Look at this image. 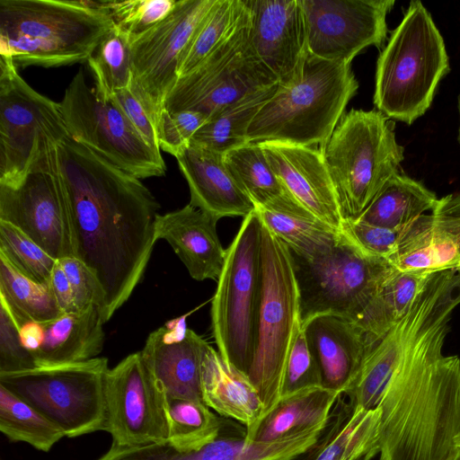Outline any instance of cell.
Masks as SVG:
<instances>
[{
    "instance_id": "obj_31",
    "label": "cell",
    "mask_w": 460,
    "mask_h": 460,
    "mask_svg": "<svg viewBox=\"0 0 460 460\" xmlns=\"http://www.w3.org/2000/svg\"><path fill=\"white\" fill-rule=\"evenodd\" d=\"M432 274L401 271L394 267L357 323L377 343L407 314Z\"/></svg>"
},
{
    "instance_id": "obj_3",
    "label": "cell",
    "mask_w": 460,
    "mask_h": 460,
    "mask_svg": "<svg viewBox=\"0 0 460 460\" xmlns=\"http://www.w3.org/2000/svg\"><path fill=\"white\" fill-rule=\"evenodd\" d=\"M114 27L80 0H0V56L17 67L84 63Z\"/></svg>"
},
{
    "instance_id": "obj_36",
    "label": "cell",
    "mask_w": 460,
    "mask_h": 460,
    "mask_svg": "<svg viewBox=\"0 0 460 460\" xmlns=\"http://www.w3.org/2000/svg\"><path fill=\"white\" fill-rule=\"evenodd\" d=\"M0 431L13 442L49 451L64 432L32 405L0 385Z\"/></svg>"
},
{
    "instance_id": "obj_17",
    "label": "cell",
    "mask_w": 460,
    "mask_h": 460,
    "mask_svg": "<svg viewBox=\"0 0 460 460\" xmlns=\"http://www.w3.org/2000/svg\"><path fill=\"white\" fill-rule=\"evenodd\" d=\"M394 0H301L309 54L350 64L369 46L387 36L386 15Z\"/></svg>"
},
{
    "instance_id": "obj_32",
    "label": "cell",
    "mask_w": 460,
    "mask_h": 460,
    "mask_svg": "<svg viewBox=\"0 0 460 460\" xmlns=\"http://www.w3.org/2000/svg\"><path fill=\"white\" fill-rule=\"evenodd\" d=\"M279 84L246 94L209 118L190 142L224 154L249 143L247 129L261 108L275 94Z\"/></svg>"
},
{
    "instance_id": "obj_50",
    "label": "cell",
    "mask_w": 460,
    "mask_h": 460,
    "mask_svg": "<svg viewBox=\"0 0 460 460\" xmlns=\"http://www.w3.org/2000/svg\"><path fill=\"white\" fill-rule=\"evenodd\" d=\"M447 460H460V450Z\"/></svg>"
},
{
    "instance_id": "obj_9",
    "label": "cell",
    "mask_w": 460,
    "mask_h": 460,
    "mask_svg": "<svg viewBox=\"0 0 460 460\" xmlns=\"http://www.w3.org/2000/svg\"><path fill=\"white\" fill-rule=\"evenodd\" d=\"M290 254L299 292L301 326L322 314L358 323L394 270L389 261L363 253L341 232L337 242L317 256Z\"/></svg>"
},
{
    "instance_id": "obj_23",
    "label": "cell",
    "mask_w": 460,
    "mask_h": 460,
    "mask_svg": "<svg viewBox=\"0 0 460 460\" xmlns=\"http://www.w3.org/2000/svg\"><path fill=\"white\" fill-rule=\"evenodd\" d=\"M217 221L189 203L157 216L155 239L171 245L193 279L217 281L226 257L217 232Z\"/></svg>"
},
{
    "instance_id": "obj_30",
    "label": "cell",
    "mask_w": 460,
    "mask_h": 460,
    "mask_svg": "<svg viewBox=\"0 0 460 460\" xmlns=\"http://www.w3.org/2000/svg\"><path fill=\"white\" fill-rule=\"evenodd\" d=\"M436 194L422 183L396 173L379 190L369 206L356 219L391 228L402 229L438 203Z\"/></svg>"
},
{
    "instance_id": "obj_13",
    "label": "cell",
    "mask_w": 460,
    "mask_h": 460,
    "mask_svg": "<svg viewBox=\"0 0 460 460\" xmlns=\"http://www.w3.org/2000/svg\"><path fill=\"white\" fill-rule=\"evenodd\" d=\"M57 147L44 154L19 180L0 183V221L13 225L54 259L61 260L74 256V246Z\"/></svg>"
},
{
    "instance_id": "obj_4",
    "label": "cell",
    "mask_w": 460,
    "mask_h": 460,
    "mask_svg": "<svg viewBox=\"0 0 460 460\" xmlns=\"http://www.w3.org/2000/svg\"><path fill=\"white\" fill-rule=\"evenodd\" d=\"M358 88L350 64L308 53L302 75L289 84H279L255 115L247 129V141L323 146Z\"/></svg>"
},
{
    "instance_id": "obj_8",
    "label": "cell",
    "mask_w": 460,
    "mask_h": 460,
    "mask_svg": "<svg viewBox=\"0 0 460 460\" xmlns=\"http://www.w3.org/2000/svg\"><path fill=\"white\" fill-rule=\"evenodd\" d=\"M261 294V223L252 211L226 249L211 305V327L225 361L248 375Z\"/></svg>"
},
{
    "instance_id": "obj_12",
    "label": "cell",
    "mask_w": 460,
    "mask_h": 460,
    "mask_svg": "<svg viewBox=\"0 0 460 460\" xmlns=\"http://www.w3.org/2000/svg\"><path fill=\"white\" fill-rule=\"evenodd\" d=\"M59 106L73 140L138 179L165 174L161 152L146 144L111 99L96 95L82 68L66 87Z\"/></svg>"
},
{
    "instance_id": "obj_40",
    "label": "cell",
    "mask_w": 460,
    "mask_h": 460,
    "mask_svg": "<svg viewBox=\"0 0 460 460\" xmlns=\"http://www.w3.org/2000/svg\"><path fill=\"white\" fill-rule=\"evenodd\" d=\"M0 254L26 278L49 287L58 260L18 228L3 221H0Z\"/></svg>"
},
{
    "instance_id": "obj_29",
    "label": "cell",
    "mask_w": 460,
    "mask_h": 460,
    "mask_svg": "<svg viewBox=\"0 0 460 460\" xmlns=\"http://www.w3.org/2000/svg\"><path fill=\"white\" fill-rule=\"evenodd\" d=\"M341 395L323 385L285 395L261 420L250 440L272 441L317 427L330 419Z\"/></svg>"
},
{
    "instance_id": "obj_19",
    "label": "cell",
    "mask_w": 460,
    "mask_h": 460,
    "mask_svg": "<svg viewBox=\"0 0 460 460\" xmlns=\"http://www.w3.org/2000/svg\"><path fill=\"white\" fill-rule=\"evenodd\" d=\"M389 262L401 271L460 269V192L438 199L430 214L403 227Z\"/></svg>"
},
{
    "instance_id": "obj_51",
    "label": "cell",
    "mask_w": 460,
    "mask_h": 460,
    "mask_svg": "<svg viewBox=\"0 0 460 460\" xmlns=\"http://www.w3.org/2000/svg\"><path fill=\"white\" fill-rule=\"evenodd\" d=\"M458 111H459V116H460V93L458 95ZM459 141H460V126H459Z\"/></svg>"
},
{
    "instance_id": "obj_28",
    "label": "cell",
    "mask_w": 460,
    "mask_h": 460,
    "mask_svg": "<svg viewBox=\"0 0 460 460\" xmlns=\"http://www.w3.org/2000/svg\"><path fill=\"white\" fill-rule=\"evenodd\" d=\"M101 309L92 306L85 311L63 314L42 323L44 339L32 355L37 367H46L89 360L102 352L104 331Z\"/></svg>"
},
{
    "instance_id": "obj_26",
    "label": "cell",
    "mask_w": 460,
    "mask_h": 460,
    "mask_svg": "<svg viewBox=\"0 0 460 460\" xmlns=\"http://www.w3.org/2000/svg\"><path fill=\"white\" fill-rule=\"evenodd\" d=\"M243 4L238 21L219 45L190 72L178 77L165 98L164 110L195 111L226 77L250 43L251 15L244 0Z\"/></svg>"
},
{
    "instance_id": "obj_38",
    "label": "cell",
    "mask_w": 460,
    "mask_h": 460,
    "mask_svg": "<svg viewBox=\"0 0 460 460\" xmlns=\"http://www.w3.org/2000/svg\"><path fill=\"white\" fill-rule=\"evenodd\" d=\"M95 79L96 95L109 100L115 92L129 88L131 82L130 39L114 27L100 42L87 61Z\"/></svg>"
},
{
    "instance_id": "obj_27",
    "label": "cell",
    "mask_w": 460,
    "mask_h": 460,
    "mask_svg": "<svg viewBox=\"0 0 460 460\" xmlns=\"http://www.w3.org/2000/svg\"><path fill=\"white\" fill-rule=\"evenodd\" d=\"M261 223L292 253L305 258L328 251L341 231L328 225L296 200L288 191L254 208Z\"/></svg>"
},
{
    "instance_id": "obj_25",
    "label": "cell",
    "mask_w": 460,
    "mask_h": 460,
    "mask_svg": "<svg viewBox=\"0 0 460 460\" xmlns=\"http://www.w3.org/2000/svg\"><path fill=\"white\" fill-rule=\"evenodd\" d=\"M202 402L224 419L243 425L250 439L262 419L264 406L247 374L223 359L208 345L201 364Z\"/></svg>"
},
{
    "instance_id": "obj_49",
    "label": "cell",
    "mask_w": 460,
    "mask_h": 460,
    "mask_svg": "<svg viewBox=\"0 0 460 460\" xmlns=\"http://www.w3.org/2000/svg\"><path fill=\"white\" fill-rule=\"evenodd\" d=\"M20 336L24 348L33 354L43 342V324L36 322L26 323L20 327Z\"/></svg>"
},
{
    "instance_id": "obj_43",
    "label": "cell",
    "mask_w": 460,
    "mask_h": 460,
    "mask_svg": "<svg viewBox=\"0 0 460 460\" xmlns=\"http://www.w3.org/2000/svg\"><path fill=\"white\" fill-rule=\"evenodd\" d=\"M207 120L208 117L199 111L171 112L164 109L155 124L160 149L176 157Z\"/></svg>"
},
{
    "instance_id": "obj_35",
    "label": "cell",
    "mask_w": 460,
    "mask_h": 460,
    "mask_svg": "<svg viewBox=\"0 0 460 460\" xmlns=\"http://www.w3.org/2000/svg\"><path fill=\"white\" fill-rule=\"evenodd\" d=\"M0 298L4 301L20 327L29 322L45 323L63 314L49 287L26 278L1 254Z\"/></svg>"
},
{
    "instance_id": "obj_46",
    "label": "cell",
    "mask_w": 460,
    "mask_h": 460,
    "mask_svg": "<svg viewBox=\"0 0 460 460\" xmlns=\"http://www.w3.org/2000/svg\"><path fill=\"white\" fill-rule=\"evenodd\" d=\"M71 286L75 312L85 311L98 306L102 313L104 306L103 290L92 270L76 257L58 260Z\"/></svg>"
},
{
    "instance_id": "obj_47",
    "label": "cell",
    "mask_w": 460,
    "mask_h": 460,
    "mask_svg": "<svg viewBox=\"0 0 460 460\" xmlns=\"http://www.w3.org/2000/svg\"><path fill=\"white\" fill-rule=\"evenodd\" d=\"M110 99L119 108L146 144L160 152L155 125L131 91L128 88L119 90Z\"/></svg>"
},
{
    "instance_id": "obj_18",
    "label": "cell",
    "mask_w": 460,
    "mask_h": 460,
    "mask_svg": "<svg viewBox=\"0 0 460 460\" xmlns=\"http://www.w3.org/2000/svg\"><path fill=\"white\" fill-rule=\"evenodd\" d=\"M251 15V45L261 61L287 85L303 73L308 56L301 0H244Z\"/></svg>"
},
{
    "instance_id": "obj_11",
    "label": "cell",
    "mask_w": 460,
    "mask_h": 460,
    "mask_svg": "<svg viewBox=\"0 0 460 460\" xmlns=\"http://www.w3.org/2000/svg\"><path fill=\"white\" fill-rule=\"evenodd\" d=\"M17 68L0 56V183L22 178L69 137L59 102L35 91Z\"/></svg>"
},
{
    "instance_id": "obj_6",
    "label": "cell",
    "mask_w": 460,
    "mask_h": 460,
    "mask_svg": "<svg viewBox=\"0 0 460 460\" xmlns=\"http://www.w3.org/2000/svg\"><path fill=\"white\" fill-rule=\"evenodd\" d=\"M344 219H356L403 160L394 123L379 111L351 109L321 146Z\"/></svg>"
},
{
    "instance_id": "obj_1",
    "label": "cell",
    "mask_w": 460,
    "mask_h": 460,
    "mask_svg": "<svg viewBox=\"0 0 460 460\" xmlns=\"http://www.w3.org/2000/svg\"><path fill=\"white\" fill-rule=\"evenodd\" d=\"M66 191L74 257L104 293V323L141 280L155 239L159 203L140 179L69 137L57 147Z\"/></svg>"
},
{
    "instance_id": "obj_16",
    "label": "cell",
    "mask_w": 460,
    "mask_h": 460,
    "mask_svg": "<svg viewBox=\"0 0 460 460\" xmlns=\"http://www.w3.org/2000/svg\"><path fill=\"white\" fill-rule=\"evenodd\" d=\"M348 414L342 403L335 405L328 420L307 430L272 441L250 440L245 430L240 436H223L201 450L181 453L167 443L139 447L111 444L97 460H315Z\"/></svg>"
},
{
    "instance_id": "obj_48",
    "label": "cell",
    "mask_w": 460,
    "mask_h": 460,
    "mask_svg": "<svg viewBox=\"0 0 460 460\" xmlns=\"http://www.w3.org/2000/svg\"><path fill=\"white\" fill-rule=\"evenodd\" d=\"M49 287L63 314L75 312L71 286L58 260L53 269Z\"/></svg>"
},
{
    "instance_id": "obj_10",
    "label": "cell",
    "mask_w": 460,
    "mask_h": 460,
    "mask_svg": "<svg viewBox=\"0 0 460 460\" xmlns=\"http://www.w3.org/2000/svg\"><path fill=\"white\" fill-rule=\"evenodd\" d=\"M106 358L0 373V385L75 438L106 431Z\"/></svg>"
},
{
    "instance_id": "obj_21",
    "label": "cell",
    "mask_w": 460,
    "mask_h": 460,
    "mask_svg": "<svg viewBox=\"0 0 460 460\" xmlns=\"http://www.w3.org/2000/svg\"><path fill=\"white\" fill-rule=\"evenodd\" d=\"M208 343L184 324L163 326L147 337L142 360L166 398L201 400V364Z\"/></svg>"
},
{
    "instance_id": "obj_45",
    "label": "cell",
    "mask_w": 460,
    "mask_h": 460,
    "mask_svg": "<svg viewBox=\"0 0 460 460\" xmlns=\"http://www.w3.org/2000/svg\"><path fill=\"white\" fill-rule=\"evenodd\" d=\"M37 367L31 352L26 349L20 336V326L10 309L0 298V373Z\"/></svg>"
},
{
    "instance_id": "obj_14",
    "label": "cell",
    "mask_w": 460,
    "mask_h": 460,
    "mask_svg": "<svg viewBox=\"0 0 460 460\" xmlns=\"http://www.w3.org/2000/svg\"><path fill=\"white\" fill-rule=\"evenodd\" d=\"M216 0H177L160 23L130 40L129 90L155 125L176 83L181 56Z\"/></svg>"
},
{
    "instance_id": "obj_7",
    "label": "cell",
    "mask_w": 460,
    "mask_h": 460,
    "mask_svg": "<svg viewBox=\"0 0 460 460\" xmlns=\"http://www.w3.org/2000/svg\"><path fill=\"white\" fill-rule=\"evenodd\" d=\"M300 328L299 292L290 251L261 224V294L248 376L261 398L262 419L282 399L288 356Z\"/></svg>"
},
{
    "instance_id": "obj_42",
    "label": "cell",
    "mask_w": 460,
    "mask_h": 460,
    "mask_svg": "<svg viewBox=\"0 0 460 460\" xmlns=\"http://www.w3.org/2000/svg\"><path fill=\"white\" fill-rule=\"evenodd\" d=\"M318 385H323L321 371L301 327L296 334L288 356L283 379V396Z\"/></svg>"
},
{
    "instance_id": "obj_2",
    "label": "cell",
    "mask_w": 460,
    "mask_h": 460,
    "mask_svg": "<svg viewBox=\"0 0 460 460\" xmlns=\"http://www.w3.org/2000/svg\"><path fill=\"white\" fill-rule=\"evenodd\" d=\"M455 309L408 346L384 387L378 460H447L460 450V358L442 352Z\"/></svg>"
},
{
    "instance_id": "obj_24",
    "label": "cell",
    "mask_w": 460,
    "mask_h": 460,
    "mask_svg": "<svg viewBox=\"0 0 460 460\" xmlns=\"http://www.w3.org/2000/svg\"><path fill=\"white\" fill-rule=\"evenodd\" d=\"M175 158L189 185L191 206L217 220L245 217L254 211V204L226 168L223 154L190 142Z\"/></svg>"
},
{
    "instance_id": "obj_33",
    "label": "cell",
    "mask_w": 460,
    "mask_h": 460,
    "mask_svg": "<svg viewBox=\"0 0 460 460\" xmlns=\"http://www.w3.org/2000/svg\"><path fill=\"white\" fill-rule=\"evenodd\" d=\"M168 438L165 443L181 453L198 452L217 440L223 418L202 401L167 399Z\"/></svg>"
},
{
    "instance_id": "obj_22",
    "label": "cell",
    "mask_w": 460,
    "mask_h": 460,
    "mask_svg": "<svg viewBox=\"0 0 460 460\" xmlns=\"http://www.w3.org/2000/svg\"><path fill=\"white\" fill-rule=\"evenodd\" d=\"M318 363L323 385L343 394L375 343L354 321L315 316L301 326Z\"/></svg>"
},
{
    "instance_id": "obj_44",
    "label": "cell",
    "mask_w": 460,
    "mask_h": 460,
    "mask_svg": "<svg viewBox=\"0 0 460 460\" xmlns=\"http://www.w3.org/2000/svg\"><path fill=\"white\" fill-rule=\"evenodd\" d=\"M340 231L366 255L387 261L395 253L402 233L359 219H344Z\"/></svg>"
},
{
    "instance_id": "obj_5",
    "label": "cell",
    "mask_w": 460,
    "mask_h": 460,
    "mask_svg": "<svg viewBox=\"0 0 460 460\" xmlns=\"http://www.w3.org/2000/svg\"><path fill=\"white\" fill-rule=\"evenodd\" d=\"M448 71L439 31L421 2L412 1L378 57L374 104L387 118L411 125L429 108Z\"/></svg>"
},
{
    "instance_id": "obj_15",
    "label": "cell",
    "mask_w": 460,
    "mask_h": 460,
    "mask_svg": "<svg viewBox=\"0 0 460 460\" xmlns=\"http://www.w3.org/2000/svg\"><path fill=\"white\" fill-rule=\"evenodd\" d=\"M105 401L106 431L113 445L139 447L166 442L167 398L146 369L140 351L109 369Z\"/></svg>"
},
{
    "instance_id": "obj_41",
    "label": "cell",
    "mask_w": 460,
    "mask_h": 460,
    "mask_svg": "<svg viewBox=\"0 0 460 460\" xmlns=\"http://www.w3.org/2000/svg\"><path fill=\"white\" fill-rule=\"evenodd\" d=\"M177 0H104L103 12L132 40L146 32L173 10Z\"/></svg>"
},
{
    "instance_id": "obj_39",
    "label": "cell",
    "mask_w": 460,
    "mask_h": 460,
    "mask_svg": "<svg viewBox=\"0 0 460 460\" xmlns=\"http://www.w3.org/2000/svg\"><path fill=\"white\" fill-rule=\"evenodd\" d=\"M243 7V0H216L181 56L179 77L190 72L219 45L238 21Z\"/></svg>"
},
{
    "instance_id": "obj_37",
    "label": "cell",
    "mask_w": 460,
    "mask_h": 460,
    "mask_svg": "<svg viewBox=\"0 0 460 460\" xmlns=\"http://www.w3.org/2000/svg\"><path fill=\"white\" fill-rule=\"evenodd\" d=\"M229 172L254 204L261 206L280 196L284 189L260 143H247L223 154Z\"/></svg>"
},
{
    "instance_id": "obj_34",
    "label": "cell",
    "mask_w": 460,
    "mask_h": 460,
    "mask_svg": "<svg viewBox=\"0 0 460 460\" xmlns=\"http://www.w3.org/2000/svg\"><path fill=\"white\" fill-rule=\"evenodd\" d=\"M380 420L378 408L349 406L348 414L315 460H372L378 456Z\"/></svg>"
},
{
    "instance_id": "obj_20",
    "label": "cell",
    "mask_w": 460,
    "mask_h": 460,
    "mask_svg": "<svg viewBox=\"0 0 460 460\" xmlns=\"http://www.w3.org/2000/svg\"><path fill=\"white\" fill-rule=\"evenodd\" d=\"M260 144L284 189L317 217L340 230L343 218L321 146Z\"/></svg>"
}]
</instances>
